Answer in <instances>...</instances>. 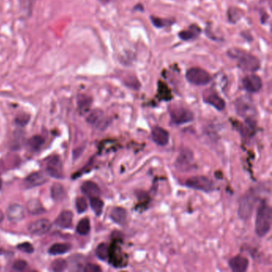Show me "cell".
I'll use <instances>...</instances> for the list:
<instances>
[{
  "instance_id": "6da1fadb",
  "label": "cell",
  "mask_w": 272,
  "mask_h": 272,
  "mask_svg": "<svg viewBox=\"0 0 272 272\" xmlns=\"http://www.w3.org/2000/svg\"><path fill=\"white\" fill-rule=\"evenodd\" d=\"M227 55L236 62L242 71L255 73L260 69V61L257 57L241 48H230L227 50Z\"/></svg>"
},
{
  "instance_id": "7a4b0ae2",
  "label": "cell",
  "mask_w": 272,
  "mask_h": 272,
  "mask_svg": "<svg viewBox=\"0 0 272 272\" xmlns=\"http://www.w3.org/2000/svg\"><path fill=\"white\" fill-rule=\"evenodd\" d=\"M272 210L264 201L258 207L255 218V232L259 237H264L272 228Z\"/></svg>"
},
{
  "instance_id": "3957f363",
  "label": "cell",
  "mask_w": 272,
  "mask_h": 272,
  "mask_svg": "<svg viewBox=\"0 0 272 272\" xmlns=\"http://www.w3.org/2000/svg\"><path fill=\"white\" fill-rule=\"evenodd\" d=\"M185 78L190 84L197 87L206 86L209 84L212 81L211 74L201 67H192L190 69H187Z\"/></svg>"
},
{
  "instance_id": "277c9868",
  "label": "cell",
  "mask_w": 272,
  "mask_h": 272,
  "mask_svg": "<svg viewBox=\"0 0 272 272\" xmlns=\"http://www.w3.org/2000/svg\"><path fill=\"white\" fill-rule=\"evenodd\" d=\"M169 115L171 122L177 125L189 123L194 120L193 113L181 106H171L169 107Z\"/></svg>"
},
{
  "instance_id": "5b68a950",
  "label": "cell",
  "mask_w": 272,
  "mask_h": 272,
  "mask_svg": "<svg viewBox=\"0 0 272 272\" xmlns=\"http://www.w3.org/2000/svg\"><path fill=\"white\" fill-rule=\"evenodd\" d=\"M188 188H192L195 190L202 191L208 192L214 190V184L212 180L204 176H197L188 178L184 183Z\"/></svg>"
},
{
  "instance_id": "8992f818",
  "label": "cell",
  "mask_w": 272,
  "mask_h": 272,
  "mask_svg": "<svg viewBox=\"0 0 272 272\" xmlns=\"http://www.w3.org/2000/svg\"><path fill=\"white\" fill-rule=\"evenodd\" d=\"M256 201H257L256 197L253 193H248L241 198L239 211H238L240 218L244 221H247L250 218Z\"/></svg>"
},
{
  "instance_id": "52a82bcc",
  "label": "cell",
  "mask_w": 272,
  "mask_h": 272,
  "mask_svg": "<svg viewBox=\"0 0 272 272\" xmlns=\"http://www.w3.org/2000/svg\"><path fill=\"white\" fill-rule=\"evenodd\" d=\"M235 109L238 114L247 118H251L253 113L255 112L252 100L249 96H244L237 99L235 102Z\"/></svg>"
},
{
  "instance_id": "ba28073f",
  "label": "cell",
  "mask_w": 272,
  "mask_h": 272,
  "mask_svg": "<svg viewBox=\"0 0 272 272\" xmlns=\"http://www.w3.org/2000/svg\"><path fill=\"white\" fill-rule=\"evenodd\" d=\"M194 165L193 154L189 149H183L176 160V167L180 171L187 172L190 171Z\"/></svg>"
},
{
  "instance_id": "9c48e42d",
  "label": "cell",
  "mask_w": 272,
  "mask_h": 272,
  "mask_svg": "<svg viewBox=\"0 0 272 272\" xmlns=\"http://www.w3.org/2000/svg\"><path fill=\"white\" fill-rule=\"evenodd\" d=\"M242 85L248 93H256L263 88V81L259 76L251 74L243 78Z\"/></svg>"
},
{
  "instance_id": "30bf717a",
  "label": "cell",
  "mask_w": 272,
  "mask_h": 272,
  "mask_svg": "<svg viewBox=\"0 0 272 272\" xmlns=\"http://www.w3.org/2000/svg\"><path fill=\"white\" fill-rule=\"evenodd\" d=\"M203 101L207 105L212 106V107L218 111H222L226 107L225 100L223 99L218 93L213 91L207 90L203 93Z\"/></svg>"
},
{
  "instance_id": "8fae6325",
  "label": "cell",
  "mask_w": 272,
  "mask_h": 272,
  "mask_svg": "<svg viewBox=\"0 0 272 272\" xmlns=\"http://www.w3.org/2000/svg\"><path fill=\"white\" fill-rule=\"evenodd\" d=\"M46 173L48 175L54 177V178H63V162L59 157L55 156L48 160L47 164H46Z\"/></svg>"
},
{
  "instance_id": "7c38bea8",
  "label": "cell",
  "mask_w": 272,
  "mask_h": 272,
  "mask_svg": "<svg viewBox=\"0 0 272 272\" xmlns=\"http://www.w3.org/2000/svg\"><path fill=\"white\" fill-rule=\"evenodd\" d=\"M51 228V224L46 219H41L32 222L29 225L28 229L30 233L35 235H43L47 233Z\"/></svg>"
},
{
  "instance_id": "4fadbf2b",
  "label": "cell",
  "mask_w": 272,
  "mask_h": 272,
  "mask_svg": "<svg viewBox=\"0 0 272 272\" xmlns=\"http://www.w3.org/2000/svg\"><path fill=\"white\" fill-rule=\"evenodd\" d=\"M151 137L154 142L160 146L166 145L169 141V132L160 126H155L152 130Z\"/></svg>"
},
{
  "instance_id": "5bb4252c",
  "label": "cell",
  "mask_w": 272,
  "mask_h": 272,
  "mask_svg": "<svg viewBox=\"0 0 272 272\" xmlns=\"http://www.w3.org/2000/svg\"><path fill=\"white\" fill-rule=\"evenodd\" d=\"M202 33V29L197 25L192 24L187 30H181L178 33V37L183 41H193L196 40Z\"/></svg>"
},
{
  "instance_id": "9a60e30c",
  "label": "cell",
  "mask_w": 272,
  "mask_h": 272,
  "mask_svg": "<svg viewBox=\"0 0 272 272\" xmlns=\"http://www.w3.org/2000/svg\"><path fill=\"white\" fill-rule=\"evenodd\" d=\"M87 121L98 129H105L108 125V119L105 117L104 113L100 110L92 111L87 117Z\"/></svg>"
},
{
  "instance_id": "2e32d148",
  "label": "cell",
  "mask_w": 272,
  "mask_h": 272,
  "mask_svg": "<svg viewBox=\"0 0 272 272\" xmlns=\"http://www.w3.org/2000/svg\"><path fill=\"white\" fill-rule=\"evenodd\" d=\"M228 265L232 272H244L249 269V260L242 255H237L229 260Z\"/></svg>"
},
{
  "instance_id": "e0dca14e",
  "label": "cell",
  "mask_w": 272,
  "mask_h": 272,
  "mask_svg": "<svg viewBox=\"0 0 272 272\" xmlns=\"http://www.w3.org/2000/svg\"><path fill=\"white\" fill-rule=\"evenodd\" d=\"M7 215L9 221L18 222L22 221L24 218L25 210L22 205L18 204H13L7 207Z\"/></svg>"
},
{
  "instance_id": "ac0fdd59",
  "label": "cell",
  "mask_w": 272,
  "mask_h": 272,
  "mask_svg": "<svg viewBox=\"0 0 272 272\" xmlns=\"http://www.w3.org/2000/svg\"><path fill=\"white\" fill-rule=\"evenodd\" d=\"M47 181V177L45 175L44 172H36V173L30 174L26 181V185L31 188V187H37V186L42 185Z\"/></svg>"
},
{
  "instance_id": "d6986e66",
  "label": "cell",
  "mask_w": 272,
  "mask_h": 272,
  "mask_svg": "<svg viewBox=\"0 0 272 272\" xmlns=\"http://www.w3.org/2000/svg\"><path fill=\"white\" fill-rule=\"evenodd\" d=\"M110 262L113 267H119V265L122 262V257H121V249L117 245L116 243L111 245V248L109 247V258Z\"/></svg>"
},
{
  "instance_id": "ffe728a7",
  "label": "cell",
  "mask_w": 272,
  "mask_h": 272,
  "mask_svg": "<svg viewBox=\"0 0 272 272\" xmlns=\"http://www.w3.org/2000/svg\"><path fill=\"white\" fill-rule=\"evenodd\" d=\"M73 213L70 211H64L55 221V225L61 228L67 229L72 227Z\"/></svg>"
},
{
  "instance_id": "44dd1931",
  "label": "cell",
  "mask_w": 272,
  "mask_h": 272,
  "mask_svg": "<svg viewBox=\"0 0 272 272\" xmlns=\"http://www.w3.org/2000/svg\"><path fill=\"white\" fill-rule=\"evenodd\" d=\"M82 191L90 199L93 198V197H99L101 195L99 187L94 182H84L82 185Z\"/></svg>"
},
{
  "instance_id": "7402d4cb",
  "label": "cell",
  "mask_w": 272,
  "mask_h": 272,
  "mask_svg": "<svg viewBox=\"0 0 272 272\" xmlns=\"http://www.w3.org/2000/svg\"><path fill=\"white\" fill-rule=\"evenodd\" d=\"M111 219L117 225H124L127 220V212L123 207H113L111 212Z\"/></svg>"
},
{
  "instance_id": "603a6c76",
  "label": "cell",
  "mask_w": 272,
  "mask_h": 272,
  "mask_svg": "<svg viewBox=\"0 0 272 272\" xmlns=\"http://www.w3.org/2000/svg\"><path fill=\"white\" fill-rule=\"evenodd\" d=\"M150 21L155 26L156 28L162 29L164 27H170L173 26V24L176 23L175 20H170V19H162V18L157 17L154 15H151L150 17Z\"/></svg>"
},
{
  "instance_id": "cb8c5ba5",
  "label": "cell",
  "mask_w": 272,
  "mask_h": 272,
  "mask_svg": "<svg viewBox=\"0 0 272 272\" xmlns=\"http://www.w3.org/2000/svg\"><path fill=\"white\" fill-rule=\"evenodd\" d=\"M92 105V98L87 95H81L78 97V111L82 114L89 112Z\"/></svg>"
},
{
  "instance_id": "d4e9b609",
  "label": "cell",
  "mask_w": 272,
  "mask_h": 272,
  "mask_svg": "<svg viewBox=\"0 0 272 272\" xmlns=\"http://www.w3.org/2000/svg\"><path fill=\"white\" fill-rule=\"evenodd\" d=\"M26 208L28 211L29 213L32 214V215H39V214L44 213L45 212L44 207L42 205L40 201H38L36 199H32L28 201Z\"/></svg>"
},
{
  "instance_id": "484cf974",
  "label": "cell",
  "mask_w": 272,
  "mask_h": 272,
  "mask_svg": "<svg viewBox=\"0 0 272 272\" xmlns=\"http://www.w3.org/2000/svg\"><path fill=\"white\" fill-rule=\"evenodd\" d=\"M71 249V245L69 244H53L51 247H50V249H49V253L50 255H63V254H65V253L68 252L69 250Z\"/></svg>"
},
{
  "instance_id": "4316f807",
  "label": "cell",
  "mask_w": 272,
  "mask_h": 272,
  "mask_svg": "<svg viewBox=\"0 0 272 272\" xmlns=\"http://www.w3.org/2000/svg\"><path fill=\"white\" fill-rule=\"evenodd\" d=\"M51 197L55 201H63L66 197L65 188L62 184L55 183L51 187Z\"/></svg>"
},
{
  "instance_id": "83f0119b",
  "label": "cell",
  "mask_w": 272,
  "mask_h": 272,
  "mask_svg": "<svg viewBox=\"0 0 272 272\" xmlns=\"http://www.w3.org/2000/svg\"><path fill=\"white\" fill-rule=\"evenodd\" d=\"M243 15L242 11L237 7H230L227 11L228 22L232 24L239 22L242 19Z\"/></svg>"
},
{
  "instance_id": "f1b7e54d",
  "label": "cell",
  "mask_w": 272,
  "mask_h": 272,
  "mask_svg": "<svg viewBox=\"0 0 272 272\" xmlns=\"http://www.w3.org/2000/svg\"><path fill=\"white\" fill-rule=\"evenodd\" d=\"M45 140L41 136H34L31 138L29 139L27 145L33 151H37L40 148L44 145Z\"/></svg>"
},
{
  "instance_id": "f546056e",
  "label": "cell",
  "mask_w": 272,
  "mask_h": 272,
  "mask_svg": "<svg viewBox=\"0 0 272 272\" xmlns=\"http://www.w3.org/2000/svg\"><path fill=\"white\" fill-rule=\"evenodd\" d=\"M91 206L92 207L96 216H99L102 215L103 211L104 202L99 197H93L91 198Z\"/></svg>"
},
{
  "instance_id": "4dcf8cb0",
  "label": "cell",
  "mask_w": 272,
  "mask_h": 272,
  "mask_svg": "<svg viewBox=\"0 0 272 272\" xmlns=\"http://www.w3.org/2000/svg\"><path fill=\"white\" fill-rule=\"evenodd\" d=\"M158 93H159V95L162 97V99L165 100V101H169L172 98L170 90L167 86L166 83H164L161 81L158 82Z\"/></svg>"
},
{
  "instance_id": "1f68e13d",
  "label": "cell",
  "mask_w": 272,
  "mask_h": 272,
  "mask_svg": "<svg viewBox=\"0 0 272 272\" xmlns=\"http://www.w3.org/2000/svg\"><path fill=\"white\" fill-rule=\"evenodd\" d=\"M77 232L81 235H88L91 231V224L88 218H84L81 220L77 226Z\"/></svg>"
},
{
  "instance_id": "d6a6232c",
  "label": "cell",
  "mask_w": 272,
  "mask_h": 272,
  "mask_svg": "<svg viewBox=\"0 0 272 272\" xmlns=\"http://www.w3.org/2000/svg\"><path fill=\"white\" fill-rule=\"evenodd\" d=\"M96 255L102 261H106L109 258V246L105 243L100 244L96 249Z\"/></svg>"
},
{
  "instance_id": "836d02e7",
  "label": "cell",
  "mask_w": 272,
  "mask_h": 272,
  "mask_svg": "<svg viewBox=\"0 0 272 272\" xmlns=\"http://www.w3.org/2000/svg\"><path fill=\"white\" fill-rule=\"evenodd\" d=\"M67 268V260L59 259L54 260L51 264V269L54 272H63Z\"/></svg>"
},
{
  "instance_id": "e575fe53",
  "label": "cell",
  "mask_w": 272,
  "mask_h": 272,
  "mask_svg": "<svg viewBox=\"0 0 272 272\" xmlns=\"http://www.w3.org/2000/svg\"><path fill=\"white\" fill-rule=\"evenodd\" d=\"M20 7H22L25 12L30 15L32 12V9L36 0H19Z\"/></svg>"
},
{
  "instance_id": "d590c367",
  "label": "cell",
  "mask_w": 272,
  "mask_h": 272,
  "mask_svg": "<svg viewBox=\"0 0 272 272\" xmlns=\"http://www.w3.org/2000/svg\"><path fill=\"white\" fill-rule=\"evenodd\" d=\"M87 207H88V204H87V201L84 197H78L76 200V208H77L78 213H83L86 212Z\"/></svg>"
},
{
  "instance_id": "8d00e7d4",
  "label": "cell",
  "mask_w": 272,
  "mask_h": 272,
  "mask_svg": "<svg viewBox=\"0 0 272 272\" xmlns=\"http://www.w3.org/2000/svg\"><path fill=\"white\" fill-rule=\"evenodd\" d=\"M17 249L19 250H21V251H23L25 253H28V254H31V253L34 252V247L32 246V244H30V243L25 242L23 243V244H19L17 246Z\"/></svg>"
},
{
  "instance_id": "74e56055",
  "label": "cell",
  "mask_w": 272,
  "mask_h": 272,
  "mask_svg": "<svg viewBox=\"0 0 272 272\" xmlns=\"http://www.w3.org/2000/svg\"><path fill=\"white\" fill-rule=\"evenodd\" d=\"M29 121H30V116L26 113L20 114L15 118V123L20 126H25L26 124L28 123Z\"/></svg>"
},
{
  "instance_id": "f35d334b",
  "label": "cell",
  "mask_w": 272,
  "mask_h": 272,
  "mask_svg": "<svg viewBox=\"0 0 272 272\" xmlns=\"http://www.w3.org/2000/svg\"><path fill=\"white\" fill-rule=\"evenodd\" d=\"M85 272H102V268L97 264H87L83 268Z\"/></svg>"
},
{
  "instance_id": "ab89813d",
  "label": "cell",
  "mask_w": 272,
  "mask_h": 272,
  "mask_svg": "<svg viewBox=\"0 0 272 272\" xmlns=\"http://www.w3.org/2000/svg\"><path fill=\"white\" fill-rule=\"evenodd\" d=\"M26 265H27V264H26V261L20 259V260H17L14 263L13 268L15 271L20 272V271H23L26 268Z\"/></svg>"
},
{
  "instance_id": "60d3db41",
  "label": "cell",
  "mask_w": 272,
  "mask_h": 272,
  "mask_svg": "<svg viewBox=\"0 0 272 272\" xmlns=\"http://www.w3.org/2000/svg\"><path fill=\"white\" fill-rule=\"evenodd\" d=\"M133 11L144 12V11H145V8H144V6H143L141 3H138V4H136V6H134V9H133Z\"/></svg>"
},
{
  "instance_id": "b9f144b4",
  "label": "cell",
  "mask_w": 272,
  "mask_h": 272,
  "mask_svg": "<svg viewBox=\"0 0 272 272\" xmlns=\"http://www.w3.org/2000/svg\"><path fill=\"white\" fill-rule=\"evenodd\" d=\"M98 2H101L102 4L106 5L112 2V0H98Z\"/></svg>"
},
{
  "instance_id": "7bdbcfd3",
  "label": "cell",
  "mask_w": 272,
  "mask_h": 272,
  "mask_svg": "<svg viewBox=\"0 0 272 272\" xmlns=\"http://www.w3.org/2000/svg\"><path fill=\"white\" fill-rule=\"evenodd\" d=\"M3 219H4V215L2 213V211L0 210V223L3 221Z\"/></svg>"
},
{
  "instance_id": "ee69618b",
  "label": "cell",
  "mask_w": 272,
  "mask_h": 272,
  "mask_svg": "<svg viewBox=\"0 0 272 272\" xmlns=\"http://www.w3.org/2000/svg\"><path fill=\"white\" fill-rule=\"evenodd\" d=\"M2 188V179L0 178V189Z\"/></svg>"
}]
</instances>
